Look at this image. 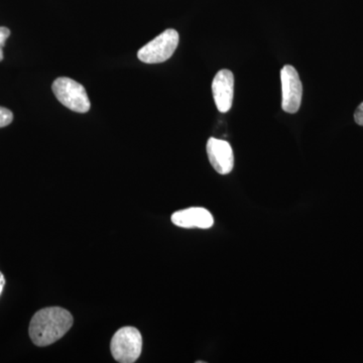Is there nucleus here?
Listing matches in <instances>:
<instances>
[{
    "mask_svg": "<svg viewBox=\"0 0 363 363\" xmlns=\"http://www.w3.org/2000/svg\"><path fill=\"white\" fill-rule=\"evenodd\" d=\"M73 322L71 313L63 308H45L33 315L28 333L35 345L44 347L63 337Z\"/></svg>",
    "mask_w": 363,
    "mask_h": 363,
    "instance_id": "f257e3e1",
    "label": "nucleus"
},
{
    "mask_svg": "<svg viewBox=\"0 0 363 363\" xmlns=\"http://www.w3.org/2000/svg\"><path fill=\"white\" fill-rule=\"evenodd\" d=\"M111 350L117 362H135L142 354V334L135 327L119 329L111 339Z\"/></svg>",
    "mask_w": 363,
    "mask_h": 363,
    "instance_id": "f03ea898",
    "label": "nucleus"
},
{
    "mask_svg": "<svg viewBox=\"0 0 363 363\" xmlns=\"http://www.w3.org/2000/svg\"><path fill=\"white\" fill-rule=\"evenodd\" d=\"M52 89L57 99L72 111L86 113L90 111V100L84 86L73 79L58 78L52 83Z\"/></svg>",
    "mask_w": 363,
    "mask_h": 363,
    "instance_id": "7ed1b4c3",
    "label": "nucleus"
},
{
    "mask_svg": "<svg viewBox=\"0 0 363 363\" xmlns=\"http://www.w3.org/2000/svg\"><path fill=\"white\" fill-rule=\"evenodd\" d=\"M178 45V32L173 28H169L143 47L138 51V57L145 64L162 63L173 56Z\"/></svg>",
    "mask_w": 363,
    "mask_h": 363,
    "instance_id": "20e7f679",
    "label": "nucleus"
},
{
    "mask_svg": "<svg viewBox=\"0 0 363 363\" xmlns=\"http://www.w3.org/2000/svg\"><path fill=\"white\" fill-rule=\"evenodd\" d=\"M281 107L288 113H296L302 102L303 86L297 70L293 66L286 65L281 71Z\"/></svg>",
    "mask_w": 363,
    "mask_h": 363,
    "instance_id": "39448f33",
    "label": "nucleus"
},
{
    "mask_svg": "<svg viewBox=\"0 0 363 363\" xmlns=\"http://www.w3.org/2000/svg\"><path fill=\"white\" fill-rule=\"evenodd\" d=\"M206 150L210 164L217 173L227 175L233 171L234 155L233 147L228 142L210 138L207 142Z\"/></svg>",
    "mask_w": 363,
    "mask_h": 363,
    "instance_id": "423d86ee",
    "label": "nucleus"
},
{
    "mask_svg": "<svg viewBox=\"0 0 363 363\" xmlns=\"http://www.w3.org/2000/svg\"><path fill=\"white\" fill-rule=\"evenodd\" d=\"M212 93L217 109L222 113L230 111L234 94V76L233 72L219 71L212 82Z\"/></svg>",
    "mask_w": 363,
    "mask_h": 363,
    "instance_id": "0eeeda50",
    "label": "nucleus"
},
{
    "mask_svg": "<svg viewBox=\"0 0 363 363\" xmlns=\"http://www.w3.org/2000/svg\"><path fill=\"white\" fill-rule=\"evenodd\" d=\"M172 222L182 228L208 229L213 226L212 214L205 208L192 207L172 215Z\"/></svg>",
    "mask_w": 363,
    "mask_h": 363,
    "instance_id": "6e6552de",
    "label": "nucleus"
},
{
    "mask_svg": "<svg viewBox=\"0 0 363 363\" xmlns=\"http://www.w3.org/2000/svg\"><path fill=\"white\" fill-rule=\"evenodd\" d=\"M13 112L7 108H4V107L0 106V128L9 125V124L13 123Z\"/></svg>",
    "mask_w": 363,
    "mask_h": 363,
    "instance_id": "1a4fd4ad",
    "label": "nucleus"
},
{
    "mask_svg": "<svg viewBox=\"0 0 363 363\" xmlns=\"http://www.w3.org/2000/svg\"><path fill=\"white\" fill-rule=\"evenodd\" d=\"M9 35H11V30L9 28H4V26H0V62L4 60V51L2 48L6 45V40L9 39Z\"/></svg>",
    "mask_w": 363,
    "mask_h": 363,
    "instance_id": "9d476101",
    "label": "nucleus"
},
{
    "mask_svg": "<svg viewBox=\"0 0 363 363\" xmlns=\"http://www.w3.org/2000/svg\"><path fill=\"white\" fill-rule=\"evenodd\" d=\"M355 123L358 125L363 126V102L359 106L357 107V111L354 113Z\"/></svg>",
    "mask_w": 363,
    "mask_h": 363,
    "instance_id": "9b49d317",
    "label": "nucleus"
},
{
    "mask_svg": "<svg viewBox=\"0 0 363 363\" xmlns=\"http://www.w3.org/2000/svg\"><path fill=\"white\" fill-rule=\"evenodd\" d=\"M4 285H6V279H4L2 272H0V295H1L2 291H4Z\"/></svg>",
    "mask_w": 363,
    "mask_h": 363,
    "instance_id": "f8f14e48",
    "label": "nucleus"
}]
</instances>
